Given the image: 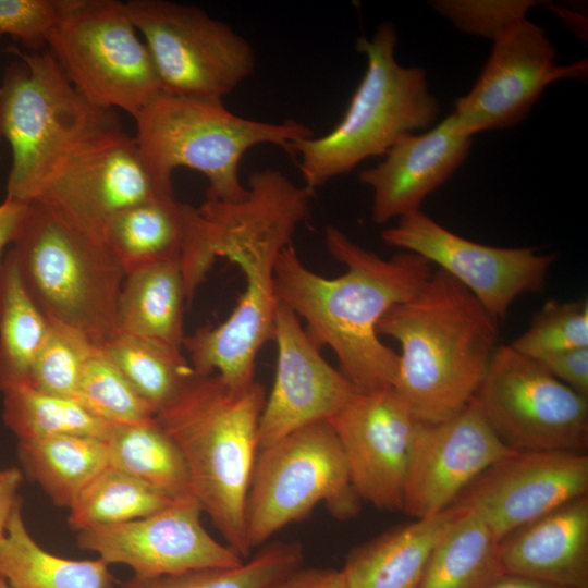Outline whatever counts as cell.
Masks as SVG:
<instances>
[{
	"label": "cell",
	"mask_w": 588,
	"mask_h": 588,
	"mask_svg": "<svg viewBox=\"0 0 588 588\" xmlns=\"http://www.w3.org/2000/svg\"><path fill=\"white\" fill-rule=\"evenodd\" d=\"M246 188L238 201L206 199L198 207L216 258L240 267L245 289L224 322L199 328L183 340L195 373H216L233 391L255 382L257 354L273 340L275 265L308 217L314 196L272 168L253 172Z\"/></svg>",
	"instance_id": "cell-1"
},
{
	"label": "cell",
	"mask_w": 588,
	"mask_h": 588,
	"mask_svg": "<svg viewBox=\"0 0 588 588\" xmlns=\"http://www.w3.org/2000/svg\"><path fill=\"white\" fill-rule=\"evenodd\" d=\"M324 242L345 272L332 279L314 272L291 244L275 265L278 301L305 320L320 348L333 351L340 371L358 391L393 387L400 355L379 339L377 326L390 308L413 297L434 269L409 252L382 258L334 225L327 226Z\"/></svg>",
	"instance_id": "cell-2"
},
{
	"label": "cell",
	"mask_w": 588,
	"mask_h": 588,
	"mask_svg": "<svg viewBox=\"0 0 588 588\" xmlns=\"http://www.w3.org/2000/svg\"><path fill=\"white\" fill-rule=\"evenodd\" d=\"M377 333L401 344L393 388L421 422L442 421L463 411L499 347V322L440 269L413 297L383 315Z\"/></svg>",
	"instance_id": "cell-3"
},
{
	"label": "cell",
	"mask_w": 588,
	"mask_h": 588,
	"mask_svg": "<svg viewBox=\"0 0 588 588\" xmlns=\"http://www.w3.org/2000/svg\"><path fill=\"white\" fill-rule=\"evenodd\" d=\"M266 402L261 383L231 390L216 373L196 375L180 395L155 414L179 446L199 503L224 543L241 558L252 552L245 504Z\"/></svg>",
	"instance_id": "cell-4"
},
{
	"label": "cell",
	"mask_w": 588,
	"mask_h": 588,
	"mask_svg": "<svg viewBox=\"0 0 588 588\" xmlns=\"http://www.w3.org/2000/svg\"><path fill=\"white\" fill-rule=\"evenodd\" d=\"M9 51L0 85V136L12 155L5 197L29 204L83 148L122 131L115 110L88 101L49 51Z\"/></svg>",
	"instance_id": "cell-5"
},
{
	"label": "cell",
	"mask_w": 588,
	"mask_h": 588,
	"mask_svg": "<svg viewBox=\"0 0 588 588\" xmlns=\"http://www.w3.org/2000/svg\"><path fill=\"white\" fill-rule=\"evenodd\" d=\"M8 252L49 322L74 329L100 347L119 331L125 272L102 238L32 201Z\"/></svg>",
	"instance_id": "cell-6"
},
{
	"label": "cell",
	"mask_w": 588,
	"mask_h": 588,
	"mask_svg": "<svg viewBox=\"0 0 588 588\" xmlns=\"http://www.w3.org/2000/svg\"><path fill=\"white\" fill-rule=\"evenodd\" d=\"M397 34L390 22L371 38L360 37L356 49L367 69L340 122L327 134L297 142L293 154L304 185L315 191L345 174L365 159L381 156L403 135L431 126L439 117L437 98L426 72L395 59Z\"/></svg>",
	"instance_id": "cell-7"
},
{
	"label": "cell",
	"mask_w": 588,
	"mask_h": 588,
	"mask_svg": "<svg viewBox=\"0 0 588 588\" xmlns=\"http://www.w3.org/2000/svg\"><path fill=\"white\" fill-rule=\"evenodd\" d=\"M134 120L135 139L160 176L172 182L177 168L195 170L208 181L206 199L220 201L245 197L238 167L250 148L271 144L292 155L297 142L315 135L296 121L271 123L241 117L219 99L163 93Z\"/></svg>",
	"instance_id": "cell-8"
},
{
	"label": "cell",
	"mask_w": 588,
	"mask_h": 588,
	"mask_svg": "<svg viewBox=\"0 0 588 588\" xmlns=\"http://www.w3.org/2000/svg\"><path fill=\"white\" fill-rule=\"evenodd\" d=\"M47 47L72 85L97 107L135 119L162 93L126 2L63 0Z\"/></svg>",
	"instance_id": "cell-9"
},
{
	"label": "cell",
	"mask_w": 588,
	"mask_h": 588,
	"mask_svg": "<svg viewBox=\"0 0 588 588\" xmlns=\"http://www.w3.org/2000/svg\"><path fill=\"white\" fill-rule=\"evenodd\" d=\"M345 456L329 421L290 432L258 450L245 504V531L253 550L324 502L347 519L359 511Z\"/></svg>",
	"instance_id": "cell-10"
},
{
	"label": "cell",
	"mask_w": 588,
	"mask_h": 588,
	"mask_svg": "<svg viewBox=\"0 0 588 588\" xmlns=\"http://www.w3.org/2000/svg\"><path fill=\"white\" fill-rule=\"evenodd\" d=\"M126 5L163 94L222 100L254 72L247 39L201 8L167 0Z\"/></svg>",
	"instance_id": "cell-11"
},
{
	"label": "cell",
	"mask_w": 588,
	"mask_h": 588,
	"mask_svg": "<svg viewBox=\"0 0 588 588\" xmlns=\"http://www.w3.org/2000/svg\"><path fill=\"white\" fill-rule=\"evenodd\" d=\"M474 401L514 452L587 451L588 396L510 344L497 348Z\"/></svg>",
	"instance_id": "cell-12"
},
{
	"label": "cell",
	"mask_w": 588,
	"mask_h": 588,
	"mask_svg": "<svg viewBox=\"0 0 588 588\" xmlns=\"http://www.w3.org/2000/svg\"><path fill=\"white\" fill-rule=\"evenodd\" d=\"M170 195L172 182L160 176L135 137L122 130L73 155L33 201L102 238L107 224L122 211Z\"/></svg>",
	"instance_id": "cell-13"
},
{
	"label": "cell",
	"mask_w": 588,
	"mask_h": 588,
	"mask_svg": "<svg viewBox=\"0 0 588 588\" xmlns=\"http://www.w3.org/2000/svg\"><path fill=\"white\" fill-rule=\"evenodd\" d=\"M389 246L414 253L462 285L500 323L514 301L541 292L554 254L532 247H495L455 234L420 210L399 218L381 233Z\"/></svg>",
	"instance_id": "cell-14"
},
{
	"label": "cell",
	"mask_w": 588,
	"mask_h": 588,
	"mask_svg": "<svg viewBox=\"0 0 588 588\" xmlns=\"http://www.w3.org/2000/svg\"><path fill=\"white\" fill-rule=\"evenodd\" d=\"M476 84L458 98L451 113L457 133L475 134L515 126L526 118L543 90L564 78H583L587 60L562 65L544 30L526 17L505 27Z\"/></svg>",
	"instance_id": "cell-15"
},
{
	"label": "cell",
	"mask_w": 588,
	"mask_h": 588,
	"mask_svg": "<svg viewBox=\"0 0 588 588\" xmlns=\"http://www.w3.org/2000/svg\"><path fill=\"white\" fill-rule=\"evenodd\" d=\"M203 513L191 494L142 518L84 528L76 542L108 565H126L142 578L242 564L243 558L204 528Z\"/></svg>",
	"instance_id": "cell-16"
},
{
	"label": "cell",
	"mask_w": 588,
	"mask_h": 588,
	"mask_svg": "<svg viewBox=\"0 0 588 588\" xmlns=\"http://www.w3.org/2000/svg\"><path fill=\"white\" fill-rule=\"evenodd\" d=\"M584 495H588L586 452H512L482 471L452 506L475 514L501 541Z\"/></svg>",
	"instance_id": "cell-17"
},
{
	"label": "cell",
	"mask_w": 588,
	"mask_h": 588,
	"mask_svg": "<svg viewBox=\"0 0 588 588\" xmlns=\"http://www.w3.org/2000/svg\"><path fill=\"white\" fill-rule=\"evenodd\" d=\"M329 422L358 498L380 510L402 512L417 420L394 388L357 391Z\"/></svg>",
	"instance_id": "cell-18"
},
{
	"label": "cell",
	"mask_w": 588,
	"mask_h": 588,
	"mask_svg": "<svg viewBox=\"0 0 588 588\" xmlns=\"http://www.w3.org/2000/svg\"><path fill=\"white\" fill-rule=\"evenodd\" d=\"M512 452L474 400L449 419L417 421L402 512L417 519L445 511L482 471Z\"/></svg>",
	"instance_id": "cell-19"
},
{
	"label": "cell",
	"mask_w": 588,
	"mask_h": 588,
	"mask_svg": "<svg viewBox=\"0 0 588 588\" xmlns=\"http://www.w3.org/2000/svg\"><path fill=\"white\" fill-rule=\"evenodd\" d=\"M273 340L277 370L260 416L259 449L307 425L329 421L358 391L322 357L297 315L281 302Z\"/></svg>",
	"instance_id": "cell-20"
},
{
	"label": "cell",
	"mask_w": 588,
	"mask_h": 588,
	"mask_svg": "<svg viewBox=\"0 0 588 588\" xmlns=\"http://www.w3.org/2000/svg\"><path fill=\"white\" fill-rule=\"evenodd\" d=\"M102 238L125 273L148 264L181 266L191 302L216 261L199 208L174 195L156 197L115 216Z\"/></svg>",
	"instance_id": "cell-21"
},
{
	"label": "cell",
	"mask_w": 588,
	"mask_h": 588,
	"mask_svg": "<svg viewBox=\"0 0 588 588\" xmlns=\"http://www.w3.org/2000/svg\"><path fill=\"white\" fill-rule=\"evenodd\" d=\"M471 142L457 133L452 114L422 134L400 137L383 161L359 173L372 191L373 222L384 224L420 210L424 199L462 166Z\"/></svg>",
	"instance_id": "cell-22"
},
{
	"label": "cell",
	"mask_w": 588,
	"mask_h": 588,
	"mask_svg": "<svg viewBox=\"0 0 588 588\" xmlns=\"http://www.w3.org/2000/svg\"><path fill=\"white\" fill-rule=\"evenodd\" d=\"M507 574L588 588V495L574 499L500 541Z\"/></svg>",
	"instance_id": "cell-23"
},
{
	"label": "cell",
	"mask_w": 588,
	"mask_h": 588,
	"mask_svg": "<svg viewBox=\"0 0 588 588\" xmlns=\"http://www.w3.org/2000/svg\"><path fill=\"white\" fill-rule=\"evenodd\" d=\"M458 513L450 506L354 548L341 568L348 588H417L434 548Z\"/></svg>",
	"instance_id": "cell-24"
},
{
	"label": "cell",
	"mask_w": 588,
	"mask_h": 588,
	"mask_svg": "<svg viewBox=\"0 0 588 588\" xmlns=\"http://www.w3.org/2000/svg\"><path fill=\"white\" fill-rule=\"evenodd\" d=\"M185 302H188L187 290L179 264L140 266L125 273L119 298L118 329L182 348Z\"/></svg>",
	"instance_id": "cell-25"
},
{
	"label": "cell",
	"mask_w": 588,
	"mask_h": 588,
	"mask_svg": "<svg viewBox=\"0 0 588 588\" xmlns=\"http://www.w3.org/2000/svg\"><path fill=\"white\" fill-rule=\"evenodd\" d=\"M0 577L12 588H113L109 565L100 558L71 560L44 550L28 532L22 500L0 539Z\"/></svg>",
	"instance_id": "cell-26"
},
{
	"label": "cell",
	"mask_w": 588,
	"mask_h": 588,
	"mask_svg": "<svg viewBox=\"0 0 588 588\" xmlns=\"http://www.w3.org/2000/svg\"><path fill=\"white\" fill-rule=\"evenodd\" d=\"M457 510L417 588H488L505 574L500 541L475 514Z\"/></svg>",
	"instance_id": "cell-27"
},
{
	"label": "cell",
	"mask_w": 588,
	"mask_h": 588,
	"mask_svg": "<svg viewBox=\"0 0 588 588\" xmlns=\"http://www.w3.org/2000/svg\"><path fill=\"white\" fill-rule=\"evenodd\" d=\"M20 463L51 501L70 509L81 491L108 466L106 440L56 436L19 442Z\"/></svg>",
	"instance_id": "cell-28"
},
{
	"label": "cell",
	"mask_w": 588,
	"mask_h": 588,
	"mask_svg": "<svg viewBox=\"0 0 588 588\" xmlns=\"http://www.w3.org/2000/svg\"><path fill=\"white\" fill-rule=\"evenodd\" d=\"M106 443L109 466L170 499L192 494L185 460L155 416L139 422L112 426Z\"/></svg>",
	"instance_id": "cell-29"
},
{
	"label": "cell",
	"mask_w": 588,
	"mask_h": 588,
	"mask_svg": "<svg viewBox=\"0 0 588 588\" xmlns=\"http://www.w3.org/2000/svg\"><path fill=\"white\" fill-rule=\"evenodd\" d=\"M101 348L155 414L196 376L182 348L158 340L118 331Z\"/></svg>",
	"instance_id": "cell-30"
},
{
	"label": "cell",
	"mask_w": 588,
	"mask_h": 588,
	"mask_svg": "<svg viewBox=\"0 0 588 588\" xmlns=\"http://www.w3.org/2000/svg\"><path fill=\"white\" fill-rule=\"evenodd\" d=\"M50 322L27 294L7 252L0 274V392L27 384Z\"/></svg>",
	"instance_id": "cell-31"
},
{
	"label": "cell",
	"mask_w": 588,
	"mask_h": 588,
	"mask_svg": "<svg viewBox=\"0 0 588 588\" xmlns=\"http://www.w3.org/2000/svg\"><path fill=\"white\" fill-rule=\"evenodd\" d=\"M2 418L19 442L56 436H86L106 440L111 430L79 402L21 384L1 392Z\"/></svg>",
	"instance_id": "cell-32"
},
{
	"label": "cell",
	"mask_w": 588,
	"mask_h": 588,
	"mask_svg": "<svg viewBox=\"0 0 588 588\" xmlns=\"http://www.w3.org/2000/svg\"><path fill=\"white\" fill-rule=\"evenodd\" d=\"M173 501L108 465L77 495L69 509L68 524L74 531L121 524L154 514Z\"/></svg>",
	"instance_id": "cell-33"
},
{
	"label": "cell",
	"mask_w": 588,
	"mask_h": 588,
	"mask_svg": "<svg viewBox=\"0 0 588 588\" xmlns=\"http://www.w3.org/2000/svg\"><path fill=\"white\" fill-rule=\"evenodd\" d=\"M298 542L274 541L234 567L201 568L152 578L133 576L119 588H270L303 566Z\"/></svg>",
	"instance_id": "cell-34"
},
{
	"label": "cell",
	"mask_w": 588,
	"mask_h": 588,
	"mask_svg": "<svg viewBox=\"0 0 588 588\" xmlns=\"http://www.w3.org/2000/svg\"><path fill=\"white\" fill-rule=\"evenodd\" d=\"M76 401L110 426L139 422L155 416L152 407L100 346L95 348L83 368Z\"/></svg>",
	"instance_id": "cell-35"
},
{
	"label": "cell",
	"mask_w": 588,
	"mask_h": 588,
	"mask_svg": "<svg viewBox=\"0 0 588 588\" xmlns=\"http://www.w3.org/2000/svg\"><path fill=\"white\" fill-rule=\"evenodd\" d=\"M96 347L81 332L50 322L27 384L44 393L76 400L83 368Z\"/></svg>",
	"instance_id": "cell-36"
},
{
	"label": "cell",
	"mask_w": 588,
	"mask_h": 588,
	"mask_svg": "<svg viewBox=\"0 0 588 588\" xmlns=\"http://www.w3.org/2000/svg\"><path fill=\"white\" fill-rule=\"evenodd\" d=\"M510 345L535 360L566 350L588 347L587 301H548L528 329Z\"/></svg>",
	"instance_id": "cell-37"
},
{
	"label": "cell",
	"mask_w": 588,
	"mask_h": 588,
	"mask_svg": "<svg viewBox=\"0 0 588 588\" xmlns=\"http://www.w3.org/2000/svg\"><path fill=\"white\" fill-rule=\"evenodd\" d=\"M432 5L462 32L493 39L505 27L526 17L536 2L442 0Z\"/></svg>",
	"instance_id": "cell-38"
},
{
	"label": "cell",
	"mask_w": 588,
	"mask_h": 588,
	"mask_svg": "<svg viewBox=\"0 0 588 588\" xmlns=\"http://www.w3.org/2000/svg\"><path fill=\"white\" fill-rule=\"evenodd\" d=\"M63 0H0V37L10 35L30 51L47 46Z\"/></svg>",
	"instance_id": "cell-39"
},
{
	"label": "cell",
	"mask_w": 588,
	"mask_h": 588,
	"mask_svg": "<svg viewBox=\"0 0 588 588\" xmlns=\"http://www.w3.org/2000/svg\"><path fill=\"white\" fill-rule=\"evenodd\" d=\"M536 362L559 381L588 396V347L558 352Z\"/></svg>",
	"instance_id": "cell-40"
},
{
	"label": "cell",
	"mask_w": 588,
	"mask_h": 588,
	"mask_svg": "<svg viewBox=\"0 0 588 588\" xmlns=\"http://www.w3.org/2000/svg\"><path fill=\"white\" fill-rule=\"evenodd\" d=\"M270 588H348L341 569L299 567Z\"/></svg>",
	"instance_id": "cell-41"
},
{
	"label": "cell",
	"mask_w": 588,
	"mask_h": 588,
	"mask_svg": "<svg viewBox=\"0 0 588 588\" xmlns=\"http://www.w3.org/2000/svg\"><path fill=\"white\" fill-rule=\"evenodd\" d=\"M23 480L16 467L0 468V539L5 536L9 519L20 500L17 489Z\"/></svg>",
	"instance_id": "cell-42"
},
{
	"label": "cell",
	"mask_w": 588,
	"mask_h": 588,
	"mask_svg": "<svg viewBox=\"0 0 588 588\" xmlns=\"http://www.w3.org/2000/svg\"><path fill=\"white\" fill-rule=\"evenodd\" d=\"M28 204L5 197L0 203V274L4 249L10 246L24 219Z\"/></svg>",
	"instance_id": "cell-43"
},
{
	"label": "cell",
	"mask_w": 588,
	"mask_h": 588,
	"mask_svg": "<svg viewBox=\"0 0 588 588\" xmlns=\"http://www.w3.org/2000/svg\"><path fill=\"white\" fill-rule=\"evenodd\" d=\"M488 588H568L524 576L503 574Z\"/></svg>",
	"instance_id": "cell-44"
},
{
	"label": "cell",
	"mask_w": 588,
	"mask_h": 588,
	"mask_svg": "<svg viewBox=\"0 0 588 588\" xmlns=\"http://www.w3.org/2000/svg\"><path fill=\"white\" fill-rule=\"evenodd\" d=\"M0 588H12L3 578L0 577Z\"/></svg>",
	"instance_id": "cell-45"
},
{
	"label": "cell",
	"mask_w": 588,
	"mask_h": 588,
	"mask_svg": "<svg viewBox=\"0 0 588 588\" xmlns=\"http://www.w3.org/2000/svg\"><path fill=\"white\" fill-rule=\"evenodd\" d=\"M0 39H1V37H0ZM0 144H1V136H0Z\"/></svg>",
	"instance_id": "cell-46"
}]
</instances>
